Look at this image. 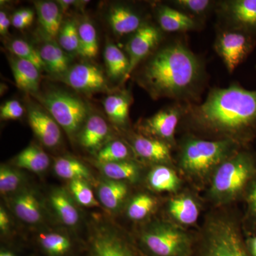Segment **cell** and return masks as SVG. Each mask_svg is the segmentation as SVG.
I'll use <instances>...</instances> for the list:
<instances>
[{"label": "cell", "instance_id": "obj_1", "mask_svg": "<svg viewBox=\"0 0 256 256\" xmlns=\"http://www.w3.org/2000/svg\"><path fill=\"white\" fill-rule=\"evenodd\" d=\"M203 82V66L186 45L175 42L156 50L144 66L139 82L154 99L190 100Z\"/></svg>", "mask_w": 256, "mask_h": 256}, {"label": "cell", "instance_id": "obj_2", "mask_svg": "<svg viewBox=\"0 0 256 256\" xmlns=\"http://www.w3.org/2000/svg\"><path fill=\"white\" fill-rule=\"evenodd\" d=\"M184 114L195 124L230 136H244L256 128V90L238 84L210 90L200 105H190Z\"/></svg>", "mask_w": 256, "mask_h": 256}, {"label": "cell", "instance_id": "obj_3", "mask_svg": "<svg viewBox=\"0 0 256 256\" xmlns=\"http://www.w3.org/2000/svg\"><path fill=\"white\" fill-rule=\"evenodd\" d=\"M235 144L228 139L214 141L188 140L182 149L180 166L188 174H206L228 160Z\"/></svg>", "mask_w": 256, "mask_h": 256}, {"label": "cell", "instance_id": "obj_4", "mask_svg": "<svg viewBox=\"0 0 256 256\" xmlns=\"http://www.w3.org/2000/svg\"><path fill=\"white\" fill-rule=\"evenodd\" d=\"M255 171L254 161L246 154H237L217 168L210 194L217 201L226 202L238 195Z\"/></svg>", "mask_w": 256, "mask_h": 256}, {"label": "cell", "instance_id": "obj_5", "mask_svg": "<svg viewBox=\"0 0 256 256\" xmlns=\"http://www.w3.org/2000/svg\"><path fill=\"white\" fill-rule=\"evenodd\" d=\"M38 100L69 136L78 132L88 119V108L86 102L68 92L53 90L40 96Z\"/></svg>", "mask_w": 256, "mask_h": 256}, {"label": "cell", "instance_id": "obj_6", "mask_svg": "<svg viewBox=\"0 0 256 256\" xmlns=\"http://www.w3.org/2000/svg\"><path fill=\"white\" fill-rule=\"evenodd\" d=\"M202 256L252 255L235 224L225 218H218L207 226Z\"/></svg>", "mask_w": 256, "mask_h": 256}, {"label": "cell", "instance_id": "obj_7", "mask_svg": "<svg viewBox=\"0 0 256 256\" xmlns=\"http://www.w3.org/2000/svg\"><path fill=\"white\" fill-rule=\"evenodd\" d=\"M146 248L156 256H188L191 240L181 229L166 223L158 224L142 235Z\"/></svg>", "mask_w": 256, "mask_h": 256}, {"label": "cell", "instance_id": "obj_8", "mask_svg": "<svg viewBox=\"0 0 256 256\" xmlns=\"http://www.w3.org/2000/svg\"><path fill=\"white\" fill-rule=\"evenodd\" d=\"M252 37L245 32L227 28L218 34L215 50L229 73H233L250 53L254 46Z\"/></svg>", "mask_w": 256, "mask_h": 256}, {"label": "cell", "instance_id": "obj_9", "mask_svg": "<svg viewBox=\"0 0 256 256\" xmlns=\"http://www.w3.org/2000/svg\"><path fill=\"white\" fill-rule=\"evenodd\" d=\"M220 14L226 22L227 30L252 35L256 33V0H232L220 2Z\"/></svg>", "mask_w": 256, "mask_h": 256}, {"label": "cell", "instance_id": "obj_10", "mask_svg": "<svg viewBox=\"0 0 256 256\" xmlns=\"http://www.w3.org/2000/svg\"><path fill=\"white\" fill-rule=\"evenodd\" d=\"M63 78L65 84L79 92L90 94L108 89L104 72L94 64H76L69 68Z\"/></svg>", "mask_w": 256, "mask_h": 256}, {"label": "cell", "instance_id": "obj_11", "mask_svg": "<svg viewBox=\"0 0 256 256\" xmlns=\"http://www.w3.org/2000/svg\"><path fill=\"white\" fill-rule=\"evenodd\" d=\"M160 41L159 30L150 24H143L128 42L126 50L130 62L128 76L138 64L156 48Z\"/></svg>", "mask_w": 256, "mask_h": 256}, {"label": "cell", "instance_id": "obj_12", "mask_svg": "<svg viewBox=\"0 0 256 256\" xmlns=\"http://www.w3.org/2000/svg\"><path fill=\"white\" fill-rule=\"evenodd\" d=\"M184 111V108L180 105L166 108L144 120L142 127L146 132L162 140L171 141Z\"/></svg>", "mask_w": 256, "mask_h": 256}, {"label": "cell", "instance_id": "obj_13", "mask_svg": "<svg viewBox=\"0 0 256 256\" xmlns=\"http://www.w3.org/2000/svg\"><path fill=\"white\" fill-rule=\"evenodd\" d=\"M28 119L32 130L42 144L54 148L60 142L62 132L60 126L46 110L36 106H30Z\"/></svg>", "mask_w": 256, "mask_h": 256}, {"label": "cell", "instance_id": "obj_14", "mask_svg": "<svg viewBox=\"0 0 256 256\" xmlns=\"http://www.w3.org/2000/svg\"><path fill=\"white\" fill-rule=\"evenodd\" d=\"M90 252L92 256H134L122 239L106 230H101L94 236Z\"/></svg>", "mask_w": 256, "mask_h": 256}, {"label": "cell", "instance_id": "obj_15", "mask_svg": "<svg viewBox=\"0 0 256 256\" xmlns=\"http://www.w3.org/2000/svg\"><path fill=\"white\" fill-rule=\"evenodd\" d=\"M158 21L160 28L166 32H186L194 30L198 26L196 18L165 5L158 10Z\"/></svg>", "mask_w": 256, "mask_h": 256}, {"label": "cell", "instance_id": "obj_16", "mask_svg": "<svg viewBox=\"0 0 256 256\" xmlns=\"http://www.w3.org/2000/svg\"><path fill=\"white\" fill-rule=\"evenodd\" d=\"M15 82L24 92L35 94L38 92L40 84V70L33 64L15 56L11 60Z\"/></svg>", "mask_w": 256, "mask_h": 256}, {"label": "cell", "instance_id": "obj_17", "mask_svg": "<svg viewBox=\"0 0 256 256\" xmlns=\"http://www.w3.org/2000/svg\"><path fill=\"white\" fill-rule=\"evenodd\" d=\"M108 20L112 31L119 36L134 33L143 24L137 13L120 5L110 8Z\"/></svg>", "mask_w": 256, "mask_h": 256}, {"label": "cell", "instance_id": "obj_18", "mask_svg": "<svg viewBox=\"0 0 256 256\" xmlns=\"http://www.w3.org/2000/svg\"><path fill=\"white\" fill-rule=\"evenodd\" d=\"M109 133V127L105 120L97 114L88 118L79 136L80 144L88 150L99 148Z\"/></svg>", "mask_w": 256, "mask_h": 256}, {"label": "cell", "instance_id": "obj_19", "mask_svg": "<svg viewBox=\"0 0 256 256\" xmlns=\"http://www.w3.org/2000/svg\"><path fill=\"white\" fill-rule=\"evenodd\" d=\"M38 21L44 32L50 38L58 36L62 26V13L58 3L50 1L35 2Z\"/></svg>", "mask_w": 256, "mask_h": 256}, {"label": "cell", "instance_id": "obj_20", "mask_svg": "<svg viewBox=\"0 0 256 256\" xmlns=\"http://www.w3.org/2000/svg\"><path fill=\"white\" fill-rule=\"evenodd\" d=\"M40 54L45 68L55 76L63 77L70 68L68 56L54 42H48L42 45Z\"/></svg>", "mask_w": 256, "mask_h": 256}, {"label": "cell", "instance_id": "obj_21", "mask_svg": "<svg viewBox=\"0 0 256 256\" xmlns=\"http://www.w3.org/2000/svg\"><path fill=\"white\" fill-rule=\"evenodd\" d=\"M136 153L144 158L156 162H166L171 159L169 146L164 141L138 136L133 141Z\"/></svg>", "mask_w": 256, "mask_h": 256}, {"label": "cell", "instance_id": "obj_22", "mask_svg": "<svg viewBox=\"0 0 256 256\" xmlns=\"http://www.w3.org/2000/svg\"><path fill=\"white\" fill-rule=\"evenodd\" d=\"M12 207L18 218L26 223L36 224L42 220L41 205L32 192H24L16 195Z\"/></svg>", "mask_w": 256, "mask_h": 256}, {"label": "cell", "instance_id": "obj_23", "mask_svg": "<svg viewBox=\"0 0 256 256\" xmlns=\"http://www.w3.org/2000/svg\"><path fill=\"white\" fill-rule=\"evenodd\" d=\"M104 60L109 77L116 79L128 78L130 62L128 57L112 43L106 45Z\"/></svg>", "mask_w": 256, "mask_h": 256}, {"label": "cell", "instance_id": "obj_24", "mask_svg": "<svg viewBox=\"0 0 256 256\" xmlns=\"http://www.w3.org/2000/svg\"><path fill=\"white\" fill-rule=\"evenodd\" d=\"M50 204L60 220L68 226L78 223L79 214L70 196L62 190H56L50 196Z\"/></svg>", "mask_w": 256, "mask_h": 256}, {"label": "cell", "instance_id": "obj_25", "mask_svg": "<svg viewBox=\"0 0 256 256\" xmlns=\"http://www.w3.org/2000/svg\"><path fill=\"white\" fill-rule=\"evenodd\" d=\"M48 156L38 146H31L25 148L15 158L14 164L18 168L42 172L50 165Z\"/></svg>", "mask_w": 256, "mask_h": 256}, {"label": "cell", "instance_id": "obj_26", "mask_svg": "<svg viewBox=\"0 0 256 256\" xmlns=\"http://www.w3.org/2000/svg\"><path fill=\"white\" fill-rule=\"evenodd\" d=\"M127 193L126 184L116 180H109L101 184L98 190V197L101 203L106 208L114 210L120 206Z\"/></svg>", "mask_w": 256, "mask_h": 256}, {"label": "cell", "instance_id": "obj_27", "mask_svg": "<svg viewBox=\"0 0 256 256\" xmlns=\"http://www.w3.org/2000/svg\"><path fill=\"white\" fill-rule=\"evenodd\" d=\"M130 98L128 94H112L104 100V109L109 118L118 124H124L129 117Z\"/></svg>", "mask_w": 256, "mask_h": 256}, {"label": "cell", "instance_id": "obj_28", "mask_svg": "<svg viewBox=\"0 0 256 256\" xmlns=\"http://www.w3.org/2000/svg\"><path fill=\"white\" fill-rule=\"evenodd\" d=\"M169 212L174 220L186 225L194 224L200 214L196 202L188 196L172 200L169 204Z\"/></svg>", "mask_w": 256, "mask_h": 256}, {"label": "cell", "instance_id": "obj_29", "mask_svg": "<svg viewBox=\"0 0 256 256\" xmlns=\"http://www.w3.org/2000/svg\"><path fill=\"white\" fill-rule=\"evenodd\" d=\"M148 182L151 188L158 192H174L180 184V180L176 173L162 165L152 170L148 176Z\"/></svg>", "mask_w": 256, "mask_h": 256}, {"label": "cell", "instance_id": "obj_30", "mask_svg": "<svg viewBox=\"0 0 256 256\" xmlns=\"http://www.w3.org/2000/svg\"><path fill=\"white\" fill-rule=\"evenodd\" d=\"M79 47L78 54L87 58H94L98 53L97 33L92 23L82 22L78 26Z\"/></svg>", "mask_w": 256, "mask_h": 256}, {"label": "cell", "instance_id": "obj_31", "mask_svg": "<svg viewBox=\"0 0 256 256\" xmlns=\"http://www.w3.org/2000/svg\"><path fill=\"white\" fill-rule=\"evenodd\" d=\"M56 174L60 178L69 180H88L90 174L88 169L80 162L72 158H60L56 160Z\"/></svg>", "mask_w": 256, "mask_h": 256}, {"label": "cell", "instance_id": "obj_32", "mask_svg": "<svg viewBox=\"0 0 256 256\" xmlns=\"http://www.w3.org/2000/svg\"><path fill=\"white\" fill-rule=\"evenodd\" d=\"M100 169L104 174L111 180L120 182L121 180H136L139 173L137 165L128 160L100 164Z\"/></svg>", "mask_w": 256, "mask_h": 256}, {"label": "cell", "instance_id": "obj_33", "mask_svg": "<svg viewBox=\"0 0 256 256\" xmlns=\"http://www.w3.org/2000/svg\"><path fill=\"white\" fill-rule=\"evenodd\" d=\"M40 245L50 256H64L72 249V242L68 237L62 234L48 233L40 236Z\"/></svg>", "mask_w": 256, "mask_h": 256}, {"label": "cell", "instance_id": "obj_34", "mask_svg": "<svg viewBox=\"0 0 256 256\" xmlns=\"http://www.w3.org/2000/svg\"><path fill=\"white\" fill-rule=\"evenodd\" d=\"M130 156L129 150L124 143L116 140L109 142L100 149L97 154V160L100 164L124 161Z\"/></svg>", "mask_w": 256, "mask_h": 256}, {"label": "cell", "instance_id": "obj_35", "mask_svg": "<svg viewBox=\"0 0 256 256\" xmlns=\"http://www.w3.org/2000/svg\"><path fill=\"white\" fill-rule=\"evenodd\" d=\"M9 48L15 56L33 64L38 70L45 68L44 63L42 60L40 52L35 50L28 42L22 40H15L11 42Z\"/></svg>", "mask_w": 256, "mask_h": 256}, {"label": "cell", "instance_id": "obj_36", "mask_svg": "<svg viewBox=\"0 0 256 256\" xmlns=\"http://www.w3.org/2000/svg\"><path fill=\"white\" fill-rule=\"evenodd\" d=\"M60 47L67 52H78L79 47L78 26L73 20L64 22L58 35Z\"/></svg>", "mask_w": 256, "mask_h": 256}, {"label": "cell", "instance_id": "obj_37", "mask_svg": "<svg viewBox=\"0 0 256 256\" xmlns=\"http://www.w3.org/2000/svg\"><path fill=\"white\" fill-rule=\"evenodd\" d=\"M154 204L156 202L149 195H138L128 206V216L132 220H142L150 213L154 208Z\"/></svg>", "mask_w": 256, "mask_h": 256}, {"label": "cell", "instance_id": "obj_38", "mask_svg": "<svg viewBox=\"0 0 256 256\" xmlns=\"http://www.w3.org/2000/svg\"><path fill=\"white\" fill-rule=\"evenodd\" d=\"M69 188L75 200L84 206H98V202L96 200L90 186L85 180H72Z\"/></svg>", "mask_w": 256, "mask_h": 256}, {"label": "cell", "instance_id": "obj_39", "mask_svg": "<svg viewBox=\"0 0 256 256\" xmlns=\"http://www.w3.org/2000/svg\"><path fill=\"white\" fill-rule=\"evenodd\" d=\"M172 2L178 10L194 18L206 14L213 5L210 0H175Z\"/></svg>", "mask_w": 256, "mask_h": 256}, {"label": "cell", "instance_id": "obj_40", "mask_svg": "<svg viewBox=\"0 0 256 256\" xmlns=\"http://www.w3.org/2000/svg\"><path fill=\"white\" fill-rule=\"evenodd\" d=\"M21 175L16 170L8 166L0 168V191L2 193H9L14 191L22 182Z\"/></svg>", "mask_w": 256, "mask_h": 256}, {"label": "cell", "instance_id": "obj_41", "mask_svg": "<svg viewBox=\"0 0 256 256\" xmlns=\"http://www.w3.org/2000/svg\"><path fill=\"white\" fill-rule=\"evenodd\" d=\"M24 109L22 104L16 100L6 101L0 108V117L2 120H18L22 117Z\"/></svg>", "mask_w": 256, "mask_h": 256}, {"label": "cell", "instance_id": "obj_42", "mask_svg": "<svg viewBox=\"0 0 256 256\" xmlns=\"http://www.w3.org/2000/svg\"><path fill=\"white\" fill-rule=\"evenodd\" d=\"M34 18V12L30 9H21L15 12L12 16V25L18 30L30 26Z\"/></svg>", "mask_w": 256, "mask_h": 256}, {"label": "cell", "instance_id": "obj_43", "mask_svg": "<svg viewBox=\"0 0 256 256\" xmlns=\"http://www.w3.org/2000/svg\"><path fill=\"white\" fill-rule=\"evenodd\" d=\"M248 204L250 213L256 216V182L252 185L248 196Z\"/></svg>", "mask_w": 256, "mask_h": 256}, {"label": "cell", "instance_id": "obj_44", "mask_svg": "<svg viewBox=\"0 0 256 256\" xmlns=\"http://www.w3.org/2000/svg\"><path fill=\"white\" fill-rule=\"evenodd\" d=\"M10 24H12L11 20L8 18L5 12L1 10L0 12V34L1 35H5L8 34Z\"/></svg>", "mask_w": 256, "mask_h": 256}, {"label": "cell", "instance_id": "obj_45", "mask_svg": "<svg viewBox=\"0 0 256 256\" xmlns=\"http://www.w3.org/2000/svg\"><path fill=\"white\" fill-rule=\"evenodd\" d=\"M10 218L6 210L1 207L0 208V228L2 232H6L10 226Z\"/></svg>", "mask_w": 256, "mask_h": 256}, {"label": "cell", "instance_id": "obj_46", "mask_svg": "<svg viewBox=\"0 0 256 256\" xmlns=\"http://www.w3.org/2000/svg\"><path fill=\"white\" fill-rule=\"evenodd\" d=\"M247 248L252 256H256V236L248 240Z\"/></svg>", "mask_w": 256, "mask_h": 256}, {"label": "cell", "instance_id": "obj_47", "mask_svg": "<svg viewBox=\"0 0 256 256\" xmlns=\"http://www.w3.org/2000/svg\"><path fill=\"white\" fill-rule=\"evenodd\" d=\"M0 256H16L10 250H5V249H2L1 252H0Z\"/></svg>", "mask_w": 256, "mask_h": 256}]
</instances>
